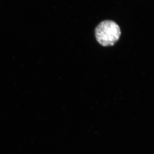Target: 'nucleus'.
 <instances>
[{
	"instance_id": "obj_1",
	"label": "nucleus",
	"mask_w": 154,
	"mask_h": 154,
	"mask_svg": "<svg viewBox=\"0 0 154 154\" xmlns=\"http://www.w3.org/2000/svg\"><path fill=\"white\" fill-rule=\"evenodd\" d=\"M121 35L119 26L113 20H104L98 25L95 29L97 41L103 47L114 45L119 41Z\"/></svg>"
}]
</instances>
